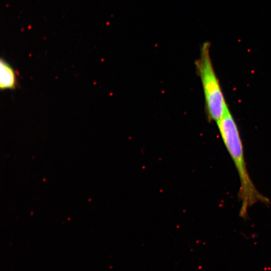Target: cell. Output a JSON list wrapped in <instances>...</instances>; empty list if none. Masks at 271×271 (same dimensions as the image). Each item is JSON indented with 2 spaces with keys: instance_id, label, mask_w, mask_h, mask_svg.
<instances>
[{
  "instance_id": "1",
  "label": "cell",
  "mask_w": 271,
  "mask_h": 271,
  "mask_svg": "<svg viewBox=\"0 0 271 271\" xmlns=\"http://www.w3.org/2000/svg\"><path fill=\"white\" fill-rule=\"evenodd\" d=\"M216 123L222 141L239 176L238 195L241 204L239 215L244 218L251 206L258 202L268 204L269 200L256 189L250 179L246 168L239 132L228 108Z\"/></svg>"
},
{
  "instance_id": "2",
  "label": "cell",
  "mask_w": 271,
  "mask_h": 271,
  "mask_svg": "<svg viewBox=\"0 0 271 271\" xmlns=\"http://www.w3.org/2000/svg\"><path fill=\"white\" fill-rule=\"evenodd\" d=\"M209 46L208 42L203 44L195 65L201 81L208 116L217 122L228 107L212 63Z\"/></svg>"
},
{
  "instance_id": "3",
  "label": "cell",
  "mask_w": 271,
  "mask_h": 271,
  "mask_svg": "<svg viewBox=\"0 0 271 271\" xmlns=\"http://www.w3.org/2000/svg\"><path fill=\"white\" fill-rule=\"evenodd\" d=\"M0 87L1 89H14L16 85V77L13 68L5 61L1 60Z\"/></svg>"
}]
</instances>
